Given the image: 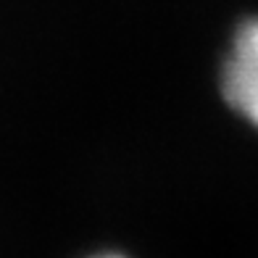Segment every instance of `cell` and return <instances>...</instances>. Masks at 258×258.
Wrapping results in <instances>:
<instances>
[{
	"mask_svg": "<svg viewBox=\"0 0 258 258\" xmlns=\"http://www.w3.org/2000/svg\"><path fill=\"white\" fill-rule=\"evenodd\" d=\"M224 100L248 124L258 129V19H250L237 29L221 66Z\"/></svg>",
	"mask_w": 258,
	"mask_h": 258,
	"instance_id": "cell-1",
	"label": "cell"
},
{
	"mask_svg": "<svg viewBox=\"0 0 258 258\" xmlns=\"http://www.w3.org/2000/svg\"><path fill=\"white\" fill-rule=\"evenodd\" d=\"M90 258H126L121 253H98V255H90Z\"/></svg>",
	"mask_w": 258,
	"mask_h": 258,
	"instance_id": "cell-2",
	"label": "cell"
}]
</instances>
